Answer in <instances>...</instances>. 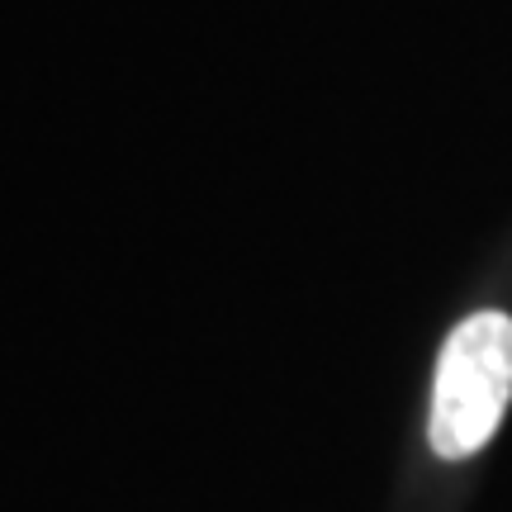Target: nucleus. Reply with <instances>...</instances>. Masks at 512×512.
Masks as SVG:
<instances>
[{
	"label": "nucleus",
	"instance_id": "nucleus-1",
	"mask_svg": "<svg viewBox=\"0 0 512 512\" xmlns=\"http://www.w3.org/2000/svg\"><path fill=\"white\" fill-rule=\"evenodd\" d=\"M512 399V318L484 309L465 318L437 361L427 441L446 460L475 456L489 446Z\"/></svg>",
	"mask_w": 512,
	"mask_h": 512
}]
</instances>
